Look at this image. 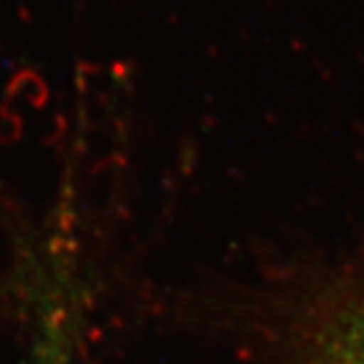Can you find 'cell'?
<instances>
[{"label":"cell","instance_id":"obj_1","mask_svg":"<svg viewBox=\"0 0 364 364\" xmlns=\"http://www.w3.org/2000/svg\"><path fill=\"white\" fill-rule=\"evenodd\" d=\"M294 332L291 364H364V279L328 289Z\"/></svg>","mask_w":364,"mask_h":364}]
</instances>
